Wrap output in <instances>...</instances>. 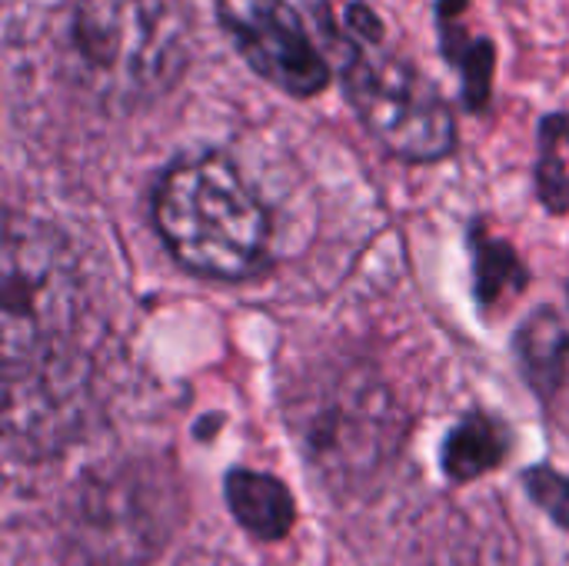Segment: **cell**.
<instances>
[{"label":"cell","mask_w":569,"mask_h":566,"mask_svg":"<svg viewBox=\"0 0 569 566\" xmlns=\"http://www.w3.org/2000/svg\"><path fill=\"white\" fill-rule=\"evenodd\" d=\"M190 57L183 0H73L63 27V70L107 107L167 93Z\"/></svg>","instance_id":"6da1fadb"},{"label":"cell","mask_w":569,"mask_h":566,"mask_svg":"<svg viewBox=\"0 0 569 566\" xmlns=\"http://www.w3.org/2000/svg\"><path fill=\"white\" fill-rule=\"evenodd\" d=\"M153 220L167 250L193 274L243 280L267 264V210L223 153L177 160L160 177Z\"/></svg>","instance_id":"7a4b0ae2"},{"label":"cell","mask_w":569,"mask_h":566,"mask_svg":"<svg viewBox=\"0 0 569 566\" xmlns=\"http://www.w3.org/2000/svg\"><path fill=\"white\" fill-rule=\"evenodd\" d=\"M77 310V280L63 240L27 220L3 237V370L7 380L63 374L60 347Z\"/></svg>","instance_id":"3957f363"},{"label":"cell","mask_w":569,"mask_h":566,"mask_svg":"<svg viewBox=\"0 0 569 566\" xmlns=\"http://www.w3.org/2000/svg\"><path fill=\"white\" fill-rule=\"evenodd\" d=\"M343 90L363 127L397 157L413 163L440 160L457 143V123L443 93L407 60L383 47H350Z\"/></svg>","instance_id":"277c9868"},{"label":"cell","mask_w":569,"mask_h":566,"mask_svg":"<svg viewBox=\"0 0 569 566\" xmlns=\"http://www.w3.org/2000/svg\"><path fill=\"white\" fill-rule=\"evenodd\" d=\"M220 27L253 73L290 97H313L330 70L287 0H217Z\"/></svg>","instance_id":"5b68a950"},{"label":"cell","mask_w":569,"mask_h":566,"mask_svg":"<svg viewBox=\"0 0 569 566\" xmlns=\"http://www.w3.org/2000/svg\"><path fill=\"white\" fill-rule=\"evenodd\" d=\"M463 10H467V0H440L437 3V27H440V40H443V57L450 63H457V70H460L467 107L480 110L490 100L497 50L487 37L467 33Z\"/></svg>","instance_id":"8992f818"},{"label":"cell","mask_w":569,"mask_h":566,"mask_svg":"<svg viewBox=\"0 0 569 566\" xmlns=\"http://www.w3.org/2000/svg\"><path fill=\"white\" fill-rule=\"evenodd\" d=\"M227 504L243 530L263 540H280L293 527V497L290 490L267 474L233 470L227 477Z\"/></svg>","instance_id":"52a82bcc"},{"label":"cell","mask_w":569,"mask_h":566,"mask_svg":"<svg viewBox=\"0 0 569 566\" xmlns=\"http://www.w3.org/2000/svg\"><path fill=\"white\" fill-rule=\"evenodd\" d=\"M503 450H507L503 430L493 420H487V417L477 414V417L463 420L450 434L447 450H443V467H447L450 477L470 480V477L487 474L490 467H497L500 457H503Z\"/></svg>","instance_id":"ba28073f"},{"label":"cell","mask_w":569,"mask_h":566,"mask_svg":"<svg viewBox=\"0 0 569 566\" xmlns=\"http://www.w3.org/2000/svg\"><path fill=\"white\" fill-rule=\"evenodd\" d=\"M537 187L550 210H569V113H553L540 127Z\"/></svg>","instance_id":"9c48e42d"},{"label":"cell","mask_w":569,"mask_h":566,"mask_svg":"<svg viewBox=\"0 0 569 566\" xmlns=\"http://www.w3.org/2000/svg\"><path fill=\"white\" fill-rule=\"evenodd\" d=\"M527 337L530 344L523 340V357L530 364V380H537L547 397L569 404V334L560 327H533L530 320Z\"/></svg>","instance_id":"30bf717a"},{"label":"cell","mask_w":569,"mask_h":566,"mask_svg":"<svg viewBox=\"0 0 569 566\" xmlns=\"http://www.w3.org/2000/svg\"><path fill=\"white\" fill-rule=\"evenodd\" d=\"M527 487L530 497L553 514V520L569 527V477H560L553 470H533L527 474Z\"/></svg>","instance_id":"8fae6325"},{"label":"cell","mask_w":569,"mask_h":566,"mask_svg":"<svg viewBox=\"0 0 569 566\" xmlns=\"http://www.w3.org/2000/svg\"><path fill=\"white\" fill-rule=\"evenodd\" d=\"M343 23H347V33H350L353 43H360V47H383V23H380V17L367 3H350L347 13H343Z\"/></svg>","instance_id":"7c38bea8"}]
</instances>
